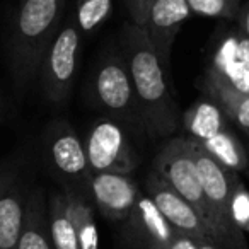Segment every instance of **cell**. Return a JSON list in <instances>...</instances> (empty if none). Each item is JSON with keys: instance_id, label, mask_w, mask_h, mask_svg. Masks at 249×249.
Here are the masks:
<instances>
[{"instance_id": "cell-1", "label": "cell", "mask_w": 249, "mask_h": 249, "mask_svg": "<svg viewBox=\"0 0 249 249\" xmlns=\"http://www.w3.org/2000/svg\"><path fill=\"white\" fill-rule=\"evenodd\" d=\"M123 58L132 77L142 126L154 139H166L179 128L181 113L169 86V72L160 65L140 26L123 29Z\"/></svg>"}, {"instance_id": "cell-2", "label": "cell", "mask_w": 249, "mask_h": 249, "mask_svg": "<svg viewBox=\"0 0 249 249\" xmlns=\"http://www.w3.org/2000/svg\"><path fill=\"white\" fill-rule=\"evenodd\" d=\"M67 0H19L9 21L7 62L14 82L26 89L38 77L50 43L62 28Z\"/></svg>"}, {"instance_id": "cell-3", "label": "cell", "mask_w": 249, "mask_h": 249, "mask_svg": "<svg viewBox=\"0 0 249 249\" xmlns=\"http://www.w3.org/2000/svg\"><path fill=\"white\" fill-rule=\"evenodd\" d=\"M193 154L196 160L201 190H203L205 200L212 213L213 242L222 249H248L244 234L232 224L231 215H229V198H231L232 184L239 174L225 169L195 142Z\"/></svg>"}, {"instance_id": "cell-4", "label": "cell", "mask_w": 249, "mask_h": 249, "mask_svg": "<svg viewBox=\"0 0 249 249\" xmlns=\"http://www.w3.org/2000/svg\"><path fill=\"white\" fill-rule=\"evenodd\" d=\"M154 173L198 212L212 237V213L198 178L193 142L186 137L167 140L154 159Z\"/></svg>"}, {"instance_id": "cell-5", "label": "cell", "mask_w": 249, "mask_h": 249, "mask_svg": "<svg viewBox=\"0 0 249 249\" xmlns=\"http://www.w3.org/2000/svg\"><path fill=\"white\" fill-rule=\"evenodd\" d=\"M45 156L52 171L65 186V191L90 198V169L87 164L84 140L77 135L72 124L56 120L50 124L43 137Z\"/></svg>"}, {"instance_id": "cell-6", "label": "cell", "mask_w": 249, "mask_h": 249, "mask_svg": "<svg viewBox=\"0 0 249 249\" xmlns=\"http://www.w3.org/2000/svg\"><path fill=\"white\" fill-rule=\"evenodd\" d=\"M92 99L120 124L143 128L132 77L121 53L106 55L96 69L92 79Z\"/></svg>"}, {"instance_id": "cell-7", "label": "cell", "mask_w": 249, "mask_h": 249, "mask_svg": "<svg viewBox=\"0 0 249 249\" xmlns=\"http://www.w3.org/2000/svg\"><path fill=\"white\" fill-rule=\"evenodd\" d=\"M80 36L73 19L62 24L50 43L39 65V82L45 97L53 104H62L70 97L80 56Z\"/></svg>"}, {"instance_id": "cell-8", "label": "cell", "mask_w": 249, "mask_h": 249, "mask_svg": "<svg viewBox=\"0 0 249 249\" xmlns=\"http://www.w3.org/2000/svg\"><path fill=\"white\" fill-rule=\"evenodd\" d=\"M90 174H132L139 166V156L123 126L113 118H101L92 124L84 140Z\"/></svg>"}, {"instance_id": "cell-9", "label": "cell", "mask_w": 249, "mask_h": 249, "mask_svg": "<svg viewBox=\"0 0 249 249\" xmlns=\"http://www.w3.org/2000/svg\"><path fill=\"white\" fill-rule=\"evenodd\" d=\"M176 235L152 198L140 193L133 210L121 222L120 239L128 249H167Z\"/></svg>"}, {"instance_id": "cell-10", "label": "cell", "mask_w": 249, "mask_h": 249, "mask_svg": "<svg viewBox=\"0 0 249 249\" xmlns=\"http://www.w3.org/2000/svg\"><path fill=\"white\" fill-rule=\"evenodd\" d=\"M191 16L186 0H156L147 12L142 29L152 45L160 65L171 70V52L174 39Z\"/></svg>"}, {"instance_id": "cell-11", "label": "cell", "mask_w": 249, "mask_h": 249, "mask_svg": "<svg viewBox=\"0 0 249 249\" xmlns=\"http://www.w3.org/2000/svg\"><path fill=\"white\" fill-rule=\"evenodd\" d=\"M89 191L94 208L111 222H123L128 217L142 193L130 174L118 173L92 174Z\"/></svg>"}, {"instance_id": "cell-12", "label": "cell", "mask_w": 249, "mask_h": 249, "mask_svg": "<svg viewBox=\"0 0 249 249\" xmlns=\"http://www.w3.org/2000/svg\"><path fill=\"white\" fill-rule=\"evenodd\" d=\"M145 193L152 198L156 207L176 232L186 234L196 241L212 239L198 212L173 188L167 186L154 171L145 179Z\"/></svg>"}, {"instance_id": "cell-13", "label": "cell", "mask_w": 249, "mask_h": 249, "mask_svg": "<svg viewBox=\"0 0 249 249\" xmlns=\"http://www.w3.org/2000/svg\"><path fill=\"white\" fill-rule=\"evenodd\" d=\"M26 200L28 196L16 183L0 184V249H18Z\"/></svg>"}, {"instance_id": "cell-14", "label": "cell", "mask_w": 249, "mask_h": 249, "mask_svg": "<svg viewBox=\"0 0 249 249\" xmlns=\"http://www.w3.org/2000/svg\"><path fill=\"white\" fill-rule=\"evenodd\" d=\"M229 121L231 120L227 114L212 99L198 101L181 114V123L184 132L188 133L186 139L195 143H201L220 133L222 130H227Z\"/></svg>"}, {"instance_id": "cell-15", "label": "cell", "mask_w": 249, "mask_h": 249, "mask_svg": "<svg viewBox=\"0 0 249 249\" xmlns=\"http://www.w3.org/2000/svg\"><path fill=\"white\" fill-rule=\"evenodd\" d=\"M201 87L215 104L227 114V118L249 133V94L239 92L222 80L212 69L201 79Z\"/></svg>"}, {"instance_id": "cell-16", "label": "cell", "mask_w": 249, "mask_h": 249, "mask_svg": "<svg viewBox=\"0 0 249 249\" xmlns=\"http://www.w3.org/2000/svg\"><path fill=\"white\" fill-rule=\"evenodd\" d=\"M18 249H53L48 227V203L41 190L28 195Z\"/></svg>"}, {"instance_id": "cell-17", "label": "cell", "mask_w": 249, "mask_h": 249, "mask_svg": "<svg viewBox=\"0 0 249 249\" xmlns=\"http://www.w3.org/2000/svg\"><path fill=\"white\" fill-rule=\"evenodd\" d=\"M70 217L75 227L79 249H99V231L96 224V208L92 200L84 195L65 191Z\"/></svg>"}, {"instance_id": "cell-18", "label": "cell", "mask_w": 249, "mask_h": 249, "mask_svg": "<svg viewBox=\"0 0 249 249\" xmlns=\"http://www.w3.org/2000/svg\"><path fill=\"white\" fill-rule=\"evenodd\" d=\"M196 145H200L212 159H215L229 171H234L239 174L248 169L249 166L248 152H246L244 145L237 139V135L229 128L222 130L220 133L205 140V142L196 143Z\"/></svg>"}, {"instance_id": "cell-19", "label": "cell", "mask_w": 249, "mask_h": 249, "mask_svg": "<svg viewBox=\"0 0 249 249\" xmlns=\"http://www.w3.org/2000/svg\"><path fill=\"white\" fill-rule=\"evenodd\" d=\"M48 227L53 249H79L75 227L63 191L52 195L48 201Z\"/></svg>"}, {"instance_id": "cell-20", "label": "cell", "mask_w": 249, "mask_h": 249, "mask_svg": "<svg viewBox=\"0 0 249 249\" xmlns=\"http://www.w3.org/2000/svg\"><path fill=\"white\" fill-rule=\"evenodd\" d=\"M113 12V0H77L73 24L80 36H89L109 19Z\"/></svg>"}, {"instance_id": "cell-21", "label": "cell", "mask_w": 249, "mask_h": 249, "mask_svg": "<svg viewBox=\"0 0 249 249\" xmlns=\"http://www.w3.org/2000/svg\"><path fill=\"white\" fill-rule=\"evenodd\" d=\"M242 0H186L191 16L235 21Z\"/></svg>"}, {"instance_id": "cell-22", "label": "cell", "mask_w": 249, "mask_h": 249, "mask_svg": "<svg viewBox=\"0 0 249 249\" xmlns=\"http://www.w3.org/2000/svg\"><path fill=\"white\" fill-rule=\"evenodd\" d=\"M229 215L231 220L242 234H249V190L242 183L241 176L232 184L229 198Z\"/></svg>"}, {"instance_id": "cell-23", "label": "cell", "mask_w": 249, "mask_h": 249, "mask_svg": "<svg viewBox=\"0 0 249 249\" xmlns=\"http://www.w3.org/2000/svg\"><path fill=\"white\" fill-rule=\"evenodd\" d=\"M154 2H156V0H126V7H128L130 18H132L133 24L142 28L143 22H145L147 12H149L150 5H152Z\"/></svg>"}, {"instance_id": "cell-24", "label": "cell", "mask_w": 249, "mask_h": 249, "mask_svg": "<svg viewBox=\"0 0 249 249\" xmlns=\"http://www.w3.org/2000/svg\"><path fill=\"white\" fill-rule=\"evenodd\" d=\"M232 46H234V53L241 62H244L246 65H249V39L244 38L241 33H234L231 35Z\"/></svg>"}, {"instance_id": "cell-25", "label": "cell", "mask_w": 249, "mask_h": 249, "mask_svg": "<svg viewBox=\"0 0 249 249\" xmlns=\"http://www.w3.org/2000/svg\"><path fill=\"white\" fill-rule=\"evenodd\" d=\"M237 29L244 38L249 39V0H242L237 14Z\"/></svg>"}, {"instance_id": "cell-26", "label": "cell", "mask_w": 249, "mask_h": 249, "mask_svg": "<svg viewBox=\"0 0 249 249\" xmlns=\"http://www.w3.org/2000/svg\"><path fill=\"white\" fill-rule=\"evenodd\" d=\"M167 249H198V241L186 234L176 232V235L173 237V241H171Z\"/></svg>"}, {"instance_id": "cell-27", "label": "cell", "mask_w": 249, "mask_h": 249, "mask_svg": "<svg viewBox=\"0 0 249 249\" xmlns=\"http://www.w3.org/2000/svg\"><path fill=\"white\" fill-rule=\"evenodd\" d=\"M198 249H222V248L215 244L212 239H203V241H198Z\"/></svg>"}, {"instance_id": "cell-28", "label": "cell", "mask_w": 249, "mask_h": 249, "mask_svg": "<svg viewBox=\"0 0 249 249\" xmlns=\"http://www.w3.org/2000/svg\"><path fill=\"white\" fill-rule=\"evenodd\" d=\"M0 111H2V99H0Z\"/></svg>"}]
</instances>
